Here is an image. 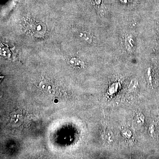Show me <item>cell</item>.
<instances>
[{
  "instance_id": "5b68a950",
  "label": "cell",
  "mask_w": 159,
  "mask_h": 159,
  "mask_svg": "<svg viewBox=\"0 0 159 159\" xmlns=\"http://www.w3.org/2000/svg\"><path fill=\"white\" fill-rule=\"evenodd\" d=\"M79 35L86 42L90 43L92 42V37L91 34L86 31H83L79 33Z\"/></svg>"
},
{
  "instance_id": "7a4b0ae2",
  "label": "cell",
  "mask_w": 159,
  "mask_h": 159,
  "mask_svg": "<svg viewBox=\"0 0 159 159\" xmlns=\"http://www.w3.org/2000/svg\"><path fill=\"white\" fill-rule=\"evenodd\" d=\"M125 48L129 52H131L134 51L135 47V42L134 38L132 34H126L125 36Z\"/></svg>"
},
{
  "instance_id": "8992f818",
  "label": "cell",
  "mask_w": 159,
  "mask_h": 159,
  "mask_svg": "<svg viewBox=\"0 0 159 159\" xmlns=\"http://www.w3.org/2000/svg\"><path fill=\"white\" fill-rule=\"evenodd\" d=\"M11 120L15 123H17L20 121V119H22V116L21 114L15 113L11 116Z\"/></svg>"
},
{
  "instance_id": "277c9868",
  "label": "cell",
  "mask_w": 159,
  "mask_h": 159,
  "mask_svg": "<svg viewBox=\"0 0 159 159\" xmlns=\"http://www.w3.org/2000/svg\"><path fill=\"white\" fill-rule=\"evenodd\" d=\"M71 64L74 66L78 68H83L84 66V62L77 58H72L70 60Z\"/></svg>"
},
{
  "instance_id": "3957f363",
  "label": "cell",
  "mask_w": 159,
  "mask_h": 159,
  "mask_svg": "<svg viewBox=\"0 0 159 159\" xmlns=\"http://www.w3.org/2000/svg\"><path fill=\"white\" fill-rule=\"evenodd\" d=\"M33 31L38 34H43L45 32V26L40 23H35L33 26Z\"/></svg>"
},
{
  "instance_id": "6da1fadb",
  "label": "cell",
  "mask_w": 159,
  "mask_h": 159,
  "mask_svg": "<svg viewBox=\"0 0 159 159\" xmlns=\"http://www.w3.org/2000/svg\"><path fill=\"white\" fill-rule=\"evenodd\" d=\"M39 88L44 93L46 94H52L55 91V87L54 84L45 80L40 83Z\"/></svg>"
}]
</instances>
